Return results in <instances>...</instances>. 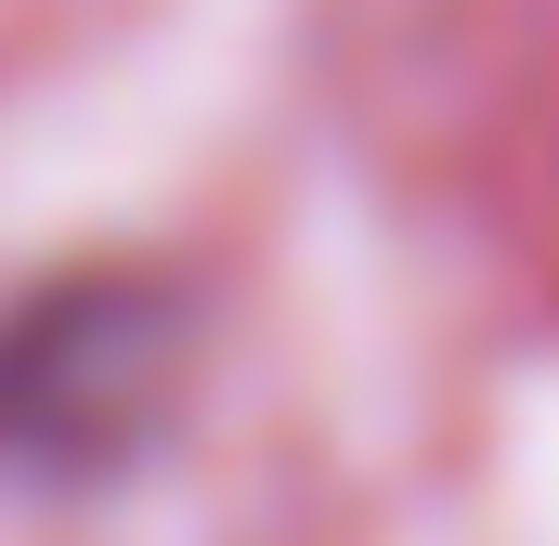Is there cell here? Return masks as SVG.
<instances>
[{"instance_id": "obj_1", "label": "cell", "mask_w": 559, "mask_h": 546, "mask_svg": "<svg viewBox=\"0 0 559 546\" xmlns=\"http://www.w3.org/2000/svg\"><path fill=\"white\" fill-rule=\"evenodd\" d=\"M182 365V299L131 273H79L0 312V468H118L143 429L169 416Z\"/></svg>"}]
</instances>
